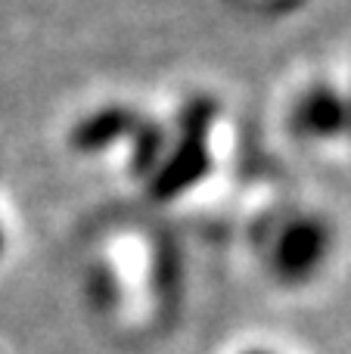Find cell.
Masks as SVG:
<instances>
[{
  "label": "cell",
  "instance_id": "obj_1",
  "mask_svg": "<svg viewBox=\"0 0 351 354\" xmlns=\"http://www.w3.org/2000/svg\"><path fill=\"white\" fill-rule=\"evenodd\" d=\"M218 109L211 100H190L180 112L178 137L165 143L155 171L149 174V196L159 202H174L193 193L211 171V124Z\"/></svg>",
  "mask_w": 351,
  "mask_h": 354
},
{
  "label": "cell",
  "instance_id": "obj_2",
  "mask_svg": "<svg viewBox=\"0 0 351 354\" xmlns=\"http://www.w3.org/2000/svg\"><path fill=\"white\" fill-rule=\"evenodd\" d=\"M333 252V233L327 221L314 214H296L283 221L271 243V274L283 286H305L323 270Z\"/></svg>",
  "mask_w": 351,
  "mask_h": 354
},
{
  "label": "cell",
  "instance_id": "obj_3",
  "mask_svg": "<svg viewBox=\"0 0 351 354\" xmlns=\"http://www.w3.org/2000/svg\"><path fill=\"white\" fill-rule=\"evenodd\" d=\"M290 128L305 143H333L348 134V97L330 84H314L298 93L290 109Z\"/></svg>",
  "mask_w": 351,
  "mask_h": 354
},
{
  "label": "cell",
  "instance_id": "obj_4",
  "mask_svg": "<svg viewBox=\"0 0 351 354\" xmlns=\"http://www.w3.org/2000/svg\"><path fill=\"white\" fill-rule=\"evenodd\" d=\"M140 118L137 112L124 109V106H103V109L91 112L87 118H81L72 128V147L84 156L103 153L112 143H122L124 137H134L137 128H140Z\"/></svg>",
  "mask_w": 351,
  "mask_h": 354
},
{
  "label": "cell",
  "instance_id": "obj_5",
  "mask_svg": "<svg viewBox=\"0 0 351 354\" xmlns=\"http://www.w3.org/2000/svg\"><path fill=\"white\" fill-rule=\"evenodd\" d=\"M252 3H258V6H274V10H280V6H292V3H298V0H252Z\"/></svg>",
  "mask_w": 351,
  "mask_h": 354
},
{
  "label": "cell",
  "instance_id": "obj_6",
  "mask_svg": "<svg viewBox=\"0 0 351 354\" xmlns=\"http://www.w3.org/2000/svg\"><path fill=\"white\" fill-rule=\"evenodd\" d=\"M348 134H351V97H348Z\"/></svg>",
  "mask_w": 351,
  "mask_h": 354
},
{
  "label": "cell",
  "instance_id": "obj_7",
  "mask_svg": "<svg viewBox=\"0 0 351 354\" xmlns=\"http://www.w3.org/2000/svg\"><path fill=\"white\" fill-rule=\"evenodd\" d=\"M243 354H271V351H261V348H252V351H243Z\"/></svg>",
  "mask_w": 351,
  "mask_h": 354
},
{
  "label": "cell",
  "instance_id": "obj_8",
  "mask_svg": "<svg viewBox=\"0 0 351 354\" xmlns=\"http://www.w3.org/2000/svg\"><path fill=\"white\" fill-rule=\"evenodd\" d=\"M0 249H3V233H0Z\"/></svg>",
  "mask_w": 351,
  "mask_h": 354
}]
</instances>
